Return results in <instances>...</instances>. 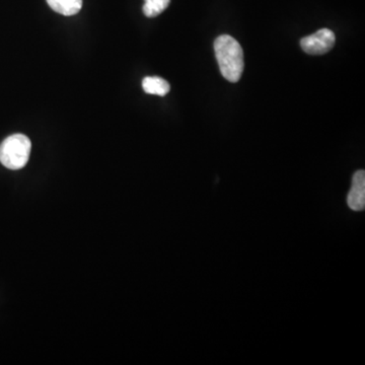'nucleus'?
<instances>
[{"instance_id":"3","label":"nucleus","mask_w":365,"mask_h":365,"mask_svg":"<svg viewBox=\"0 0 365 365\" xmlns=\"http://www.w3.org/2000/svg\"><path fill=\"white\" fill-rule=\"evenodd\" d=\"M335 42V34L329 29H322L313 35L302 39L300 46L307 54L323 55L332 50Z\"/></svg>"},{"instance_id":"2","label":"nucleus","mask_w":365,"mask_h":365,"mask_svg":"<svg viewBox=\"0 0 365 365\" xmlns=\"http://www.w3.org/2000/svg\"><path fill=\"white\" fill-rule=\"evenodd\" d=\"M32 143L24 134L7 137L0 145V163L9 170H20L28 163Z\"/></svg>"},{"instance_id":"6","label":"nucleus","mask_w":365,"mask_h":365,"mask_svg":"<svg viewBox=\"0 0 365 365\" xmlns=\"http://www.w3.org/2000/svg\"><path fill=\"white\" fill-rule=\"evenodd\" d=\"M143 88L146 93L165 97L170 90V83L158 76H148L143 81Z\"/></svg>"},{"instance_id":"1","label":"nucleus","mask_w":365,"mask_h":365,"mask_svg":"<svg viewBox=\"0 0 365 365\" xmlns=\"http://www.w3.org/2000/svg\"><path fill=\"white\" fill-rule=\"evenodd\" d=\"M215 51L223 78L237 83L245 68L242 46L230 35H222L215 41Z\"/></svg>"},{"instance_id":"7","label":"nucleus","mask_w":365,"mask_h":365,"mask_svg":"<svg viewBox=\"0 0 365 365\" xmlns=\"http://www.w3.org/2000/svg\"><path fill=\"white\" fill-rule=\"evenodd\" d=\"M170 0H144L143 14L148 18H155L170 6Z\"/></svg>"},{"instance_id":"5","label":"nucleus","mask_w":365,"mask_h":365,"mask_svg":"<svg viewBox=\"0 0 365 365\" xmlns=\"http://www.w3.org/2000/svg\"><path fill=\"white\" fill-rule=\"evenodd\" d=\"M47 4L56 13L71 16L79 13L83 6V0H47Z\"/></svg>"},{"instance_id":"4","label":"nucleus","mask_w":365,"mask_h":365,"mask_svg":"<svg viewBox=\"0 0 365 365\" xmlns=\"http://www.w3.org/2000/svg\"><path fill=\"white\" fill-rule=\"evenodd\" d=\"M347 203L354 211L364 210L365 207V172L357 170L352 177L351 189L347 196Z\"/></svg>"}]
</instances>
